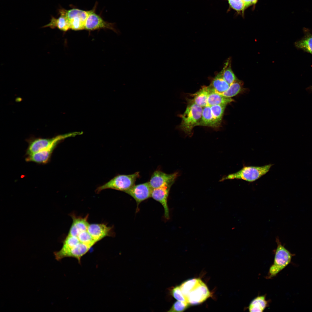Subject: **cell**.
Here are the masks:
<instances>
[{
	"instance_id": "cell-28",
	"label": "cell",
	"mask_w": 312,
	"mask_h": 312,
	"mask_svg": "<svg viewBox=\"0 0 312 312\" xmlns=\"http://www.w3.org/2000/svg\"><path fill=\"white\" fill-rule=\"evenodd\" d=\"M242 1L244 3L246 8L252 4L251 0H242Z\"/></svg>"
},
{
	"instance_id": "cell-5",
	"label": "cell",
	"mask_w": 312,
	"mask_h": 312,
	"mask_svg": "<svg viewBox=\"0 0 312 312\" xmlns=\"http://www.w3.org/2000/svg\"><path fill=\"white\" fill-rule=\"evenodd\" d=\"M140 176L138 172L130 174L118 175L99 187L95 191L98 193L103 190L111 189L125 192L135 185L136 179Z\"/></svg>"
},
{
	"instance_id": "cell-11",
	"label": "cell",
	"mask_w": 312,
	"mask_h": 312,
	"mask_svg": "<svg viewBox=\"0 0 312 312\" xmlns=\"http://www.w3.org/2000/svg\"><path fill=\"white\" fill-rule=\"evenodd\" d=\"M211 296L207 286L203 281L192 290L185 297L190 305H196L203 303Z\"/></svg>"
},
{
	"instance_id": "cell-23",
	"label": "cell",
	"mask_w": 312,
	"mask_h": 312,
	"mask_svg": "<svg viewBox=\"0 0 312 312\" xmlns=\"http://www.w3.org/2000/svg\"><path fill=\"white\" fill-rule=\"evenodd\" d=\"M242 85V82L237 79L230 85L229 87L226 91L220 94L226 97L231 98L236 95L240 92Z\"/></svg>"
},
{
	"instance_id": "cell-2",
	"label": "cell",
	"mask_w": 312,
	"mask_h": 312,
	"mask_svg": "<svg viewBox=\"0 0 312 312\" xmlns=\"http://www.w3.org/2000/svg\"><path fill=\"white\" fill-rule=\"evenodd\" d=\"M277 246L275 250V256L273 264L270 268L267 279H270L276 276L290 262L292 254L283 245L278 237L276 238Z\"/></svg>"
},
{
	"instance_id": "cell-27",
	"label": "cell",
	"mask_w": 312,
	"mask_h": 312,
	"mask_svg": "<svg viewBox=\"0 0 312 312\" xmlns=\"http://www.w3.org/2000/svg\"><path fill=\"white\" fill-rule=\"evenodd\" d=\"M171 294L172 296L177 300L187 302L179 286L173 287L171 290Z\"/></svg>"
},
{
	"instance_id": "cell-12",
	"label": "cell",
	"mask_w": 312,
	"mask_h": 312,
	"mask_svg": "<svg viewBox=\"0 0 312 312\" xmlns=\"http://www.w3.org/2000/svg\"><path fill=\"white\" fill-rule=\"evenodd\" d=\"M171 187V186H166L153 189L151 194V197L159 202L163 207L164 210V216L167 219L169 218V212L167 201Z\"/></svg>"
},
{
	"instance_id": "cell-8",
	"label": "cell",
	"mask_w": 312,
	"mask_h": 312,
	"mask_svg": "<svg viewBox=\"0 0 312 312\" xmlns=\"http://www.w3.org/2000/svg\"><path fill=\"white\" fill-rule=\"evenodd\" d=\"M96 6L90 10L87 19L85 29L93 30L101 29H107L118 33V30L115 27V23L108 22L105 21L99 15L95 12Z\"/></svg>"
},
{
	"instance_id": "cell-3",
	"label": "cell",
	"mask_w": 312,
	"mask_h": 312,
	"mask_svg": "<svg viewBox=\"0 0 312 312\" xmlns=\"http://www.w3.org/2000/svg\"><path fill=\"white\" fill-rule=\"evenodd\" d=\"M203 107L190 101L181 115V129L186 133L192 134L193 128L197 126L201 118Z\"/></svg>"
},
{
	"instance_id": "cell-18",
	"label": "cell",
	"mask_w": 312,
	"mask_h": 312,
	"mask_svg": "<svg viewBox=\"0 0 312 312\" xmlns=\"http://www.w3.org/2000/svg\"><path fill=\"white\" fill-rule=\"evenodd\" d=\"M233 101V99L231 98L226 97L219 93L211 91L208 97L207 106L210 107L218 105H227Z\"/></svg>"
},
{
	"instance_id": "cell-21",
	"label": "cell",
	"mask_w": 312,
	"mask_h": 312,
	"mask_svg": "<svg viewBox=\"0 0 312 312\" xmlns=\"http://www.w3.org/2000/svg\"><path fill=\"white\" fill-rule=\"evenodd\" d=\"M218 74L230 85L238 79L232 70L230 60H227Z\"/></svg>"
},
{
	"instance_id": "cell-30",
	"label": "cell",
	"mask_w": 312,
	"mask_h": 312,
	"mask_svg": "<svg viewBox=\"0 0 312 312\" xmlns=\"http://www.w3.org/2000/svg\"><path fill=\"white\" fill-rule=\"evenodd\" d=\"M308 89H309L310 90L312 91V86H310Z\"/></svg>"
},
{
	"instance_id": "cell-9",
	"label": "cell",
	"mask_w": 312,
	"mask_h": 312,
	"mask_svg": "<svg viewBox=\"0 0 312 312\" xmlns=\"http://www.w3.org/2000/svg\"><path fill=\"white\" fill-rule=\"evenodd\" d=\"M153 189L148 182L134 185L125 192L132 197L135 201L137 211L138 206L141 202L151 197Z\"/></svg>"
},
{
	"instance_id": "cell-15",
	"label": "cell",
	"mask_w": 312,
	"mask_h": 312,
	"mask_svg": "<svg viewBox=\"0 0 312 312\" xmlns=\"http://www.w3.org/2000/svg\"><path fill=\"white\" fill-rule=\"evenodd\" d=\"M213 118L210 106L203 107L201 118L198 126L217 127L219 126Z\"/></svg>"
},
{
	"instance_id": "cell-13",
	"label": "cell",
	"mask_w": 312,
	"mask_h": 312,
	"mask_svg": "<svg viewBox=\"0 0 312 312\" xmlns=\"http://www.w3.org/2000/svg\"><path fill=\"white\" fill-rule=\"evenodd\" d=\"M59 12L60 16L58 18L52 16L50 22L43 27H49L52 29L57 28L64 31L70 29V24L65 14L64 9H60Z\"/></svg>"
},
{
	"instance_id": "cell-19",
	"label": "cell",
	"mask_w": 312,
	"mask_h": 312,
	"mask_svg": "<svg viewBox=\"0 0 312 312\" xmlns=\"http://www.w3.org/2000/svg\"><path fill=\"white\" fill-rule=\"evenodd\" d=\"M230 85L219 74L213 78L209 86L212 91L221 94L226 91Z\"/></svg>"
},
{
	"instance_id": "cell-10",
	"label": "cell",
	"mask_w": 312,
	"mask_h": 312,
	"mask_svg": "<svg viewBox=\"0 0 312 312\" xmlns=\"http://www.w3.org/2000/svg\"><path fill=\"white\" fill-rule=\"evenodd\" d=\"M178 176V173L168 174L159 170L155 171L149 182L153 189L173 185Z\"/></svg>"
},
{
	"instance_id": "cell-14",
	"label": "cell",
	"mask_w": 312,
	"mask_h": 312,
	"mask_svg": "<svg viewBox=\"0 0 312 312\" xmlns=\"http://www.w3.org/2000/svg\"><path fill=\"white\" fill-rule=\"evenodd\" d=\"M57 145H53L48 148L29 155L26 160L27 161L38 163H46L49 160L53 150Z\"/></svg>"
},
{
	"instance_id": "cell-24",
	"label": "cell",
	"mask_w": 312,
	"mask_h": 312,
	"mask_svg": "<svg viewBox=\"0 0 312 312\" xmlns=\"http://www.w3.org/2000/svg\"><path fill=\"white\" fill-rule=\"evenodd\" d=\"M227 105L222 104L210 106L212 115L217 123H221L224 110Z\"/></svg>"
},
{
	"instance_id": "cell-1",
	"label": "cell",
	"mask_w": 312,
	"mask_h": 312,
	"mask_svg": "<svg viewBox=\"0 0 312 312\" xmlns=\"http://www.w3.org/2000/svg\"><path fill=\"white\" fill-rule=\"evenodd\" d=\"M70 215L72 223L61 248L54 252L59 261L65 257L76 259L81 263V258L99 241L113 234L112 229L104 224H90L88 215L84 217Z\"/></svg>"
},
{
	"instance_id": "cell-4",
	"label": "cell",
	"mask_w": 312,
	"mask_h": 312,
	"mask_svg": "<svg viewBox=\"0 0 312 312\" xmlns=\"http://www.w3.org/2000/svg\"><path fill=\"white\" fill-rule=\"evenodd\" d=\"M272 165L269 164L262 166H244L238 171L224 177L220 181L238 179L252 182L267 173Z\"/></svg>"
},
{
	"instance_id": "cell-20",
	"label": "cell",
	"mask_w": 312,
	"mask_h": 312,
	"mask_svg": "<svg viewBox=\"0 0 312 312\" xmlns=\"http://www.w3.org/2000/svg\"><path fill=\"white\" fill-rule=\"evenodd\" d=\"M268 301L265 296H258L250 302L248 309L250 312H263L268 306Z\"/></svg>"
},
{
	"instance_id": "cell-16",
	"label": "cell",
	"mask_w": 312,
	"mask_h": 312,
	"mask_svg": "<svg viewBox=\"0 0 312 312\" xmlns=\"http://www.w3.org/2000/svg\"><path fill=\"white\" fill-rule=\"evenodd\" d=\"M211 91L209 86L204 87L194 94V98L190 101L204 107L207 106L208 97Z\"/></svg>"
},
{
	"instance_id": "cell-22",
	"label": "cell",
	"mask_w": 312,
	"mask_h": 312,
	"mask_svg": "<svg viewBox=\"0 0 312 312\" xmlns=\"http://www.w3.org/2000/svg\"><path fill=\"white\" fill-rule=\"evenodd\" d=\"M202 281L199 278H194L187 280L179 286L181 291L185 297L193 289L199 285Z\"/></svg>"
},
{
	"instance_id": "cell-29",
	"label": "cell",
	"mask_w": 312,
	"mask_h": 312,
	"mask_svg": "<svg viewBox=\"0 0 312 312\" xmlns=\"http://www.w3.org/2000/svg\"><path fill=\"white\" fill-rule=\"evenodd\" d=\"M252 4L255 5L257 2V0H251Z\"/></svg>"
},
{
	"instance_id": "cell-26",
	"label": "cell",
	"mask_w": 312,
	"mask_h": 312,
	"mask_svg": "<svg viewBox=\"0 0 312 312\" xmlns=\"http://www.w3.org/2000/svg\"><path fill=\"white\" fill-rule=\"evenodd\" d=\"M190 305L187 302L177 301L174 303L168 312H183Z\"/></svg>"
},
{
	"instance_id": "cell-17",
	"label": "cell",
	"mask_w": 312,
	"mask_h": 312,
	"mask_svg": "<svg viewBox=\"0 0 312 312\" xmlns=\"http://www.w3.org/2000/svg\"><path fill=\"white\" fill-rule=\"evenodd\" d=\"M304 36L301 40L296 42L295 45L296 48L308 52L312 55V34L308 29L304 28Z\"/></svg>"
},
{
	"instance_id": "cell-25",
	"label": "cell",
	"mask_w": 312,
	"mask_h": 312,
	"mask_svg": "<svg viewBox=\"0 0 312 312\" xmlns=\"http://www.w3.org/2000/svg\"><path fill=\"white\" fill-rule=\"evenodd\" d=\"M230 7L237 12H244L246 7L242 0H227Z\"/></svg>"
},
{
	"instance_id": "cell-6",
	"label": "cell",
	"mask_w": 312,
	"mask_h": 312,
	"mask_svg": "<svg viewBox=\"0 0 312 312\" xmlns=\"http://www.w3.org/2000/svg\"><path fill=\"white\" fill-rule=\"evenodd\" d=\"M71 135V134H67L58 135L51 138L34 139L29 142L27 153L30 155L57 144L62 140Z\"/></svg>"
},
{
	"instance_id": "cell-7",
	"label": "cell",
	"mask_w": 312,
	"mask_h": 312,
	"mask_svg": "<svg viewBox=\"0 0 312 312\" xmlns=\"http://www.w3.org/2000/svg\"><path fill=\"white\" fill-rule=\"evenodd\" d=\"M90 11L77 8L68 10L64 9L65 14L70 24V29L74 30L85 29L86 21Z\"/></svg>"
}]
</instances>
